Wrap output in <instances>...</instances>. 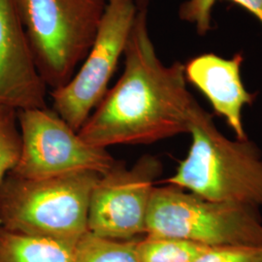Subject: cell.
Instances as JSON below:
<instances>
[{
	"label": "cell",
	"instance_id": "3",
	"mask_svg": "<svg viewBox=\"0 0 262 262\" xmlns=\"http://www.w3.org/2000/svg\"><path fill=\"white\" fill-rule=\"evenodd\" d=\"M101 176L84 172L31 180L10 173L0 184V227L76 245L89 232L90 199Z\"/></svg>",
	"mask_w": 262,
	"mask_h": 262
},
{
	"label": "cell",
	"instance_id": "2",
	"mask_svg": "<svg viewBox=\"0 0 262 262\" xmlns=\"http://www.w3.org/2000/svg\"><path fill=\"white\" fill-rule=\"evenodd\" d=\"M191 146L166 184L211 201L262 207V158L251 141H231L201 106L189 125Z\"/></svg>",
	"mask_w": 262,
	"mask_h": 262
},
{
	"label": "cell",
	"instance_id": "15",
	"mask_svg": "<svg viewBox=\"0 0 262 262\" xmlns=\"http://www.w3.org/2000/svg\"><path fill=\"white\" fill-rule=\"evenodd\" d=\"M219 0H185L179 8V17L193 25L197 33L206 35L212 29V10ZM241 6L258 19L262 26V0H228Z\"/></svg>",
	"mask_w": 262,
	"mask_h": 262
},
{
	"label": "cell",
	"instance_id": "16",
	"mask_svg": "<svg viewBox=\"0 0 262 262\" xmlns=\"http://www.w3.org/2000/svg\"><path fill=\"white\" fill-rule=\"evenodd\" d=\"M194 262H262V247H211Z\"/></svg>",
	"mask_w": 262,
	"mask_h": 262
},
{
	"label": "cell",
	"instance_id": "14",
	"mask_svg": "<svg viewBox=\"0 0 262 262\" xmlns=\"http://www.w3.org/2000/svg\"><path fill=\"white\" fill-rule=\"evenodd\" d=\"M20 152L18 111L0 106V184L18 164Z\"/></svg>",
	"mask_w": 262,
	"mask_h": 262
},
{
	"label": "cell",
	"instance_id": "8",
	"mask_svg": "<svg viewBox=\"0 0 262 262\" xmlns=\"http://www.w3.org/2000/svg\"><path fill=\"white\" fill-rule=\"evenodd\" d=\"M161 173L162 164L154 156H143L130 168L118 162L99 178L92 191L89 231L122 241L146 234L150 196Z\"/></svg>",
	"mask_w": 262,
	"mask_h": 262
},
{
	"label": "cell",
	"instance_id": "11",
	"mask_svg": "<svg viewBox=\"0 0 262 262\" xmlns=\"http://www.w3.org/2000/svg\"><path fill=\"white\" fill-rule=\"evenodd\" d=\"M75 247L0 227V262H74Z\"/></svg>",
	"mask_w": 262,
	"mask_h": 262
},
{
	"label": "cell",
	"instance_id": "17",
	"mask_svg": "<svg viewBox=\"0 0 262 262\" xmlns=\"http://www.w3.org/2000/svg\"><path fill=\"white\" fill-rule=\"evenodd\" d=\"M138 9H148L150 0H135Z\"/></svg>",
	"mask_w": 262,
	"mask_h": 262
},
{
	"label": "cell",
	"instance_id": "1",
	"mask_svg": "<svg viewBox=\"0 0 262 262\" xmlns=\"http://www.w3.org/2000/svg\"><path fill=\"white\" fill-rule=\"evenodd\" d=\"M148 9H139L124 51L121 78L79 130L89 144H150L188 133L200 106L187 85L185 64L165 66L150 39Z\"/></svg>",
	"mask_w": 262,
	"mask_h": 262
},
{
	"label": "cell",
	"instance_id": "9",
	"mask_svg": "<svg viewBox=\"0 0 262 262\" xmlns=\"http://www.w3.org/2000/svg\"><path fill=\"white\" fill-rule=\"evenodd\" d=\"M40 75L17 0H0V106L17 111L46 108Z\"/></svg>",
	"mask_w": 262,
	"mask_h": 262
},
{
	"label": "cell",
	"instance_id": "5",
	"mask_svg": "<svg viewBox=\"0 0 262 262\" xmlns=\"http://www.w3.org/2000/svg\"><path fill=\"white\" fill-rule=\"evenodd\" d=\"M146 235L209 247H262V223L256 208L211 201L170 185L152 190Z\"/></svg>",
	"mask_w": 262,
	"mask_h": 262
},
{
	"label": "cell",
	"instance_id": "6",
	"mask_svg": "<svg viewBox=\"0 0 262 262\" xmlns=\"http://www.w3.org/2000/svg\"><path fill=\"white\" fill-rule=\"evenodd\" d=\"M21 135L19 162L11 172L20 178H56L93 172L105 175L119 162L108 150L89 144L53 109L18 111Z\"/></svg>",
	"mask_w": 262,
	"mask_h": 262
},
{
	"label": "cell",
	"instance_id": "7",
	"mask_svg": "<svg viewBox=\"0 0 262 262\" xmlns=\"http://www.w3.org/2000/svg\"><path fill=\"white\" fill-rule=\"evenodd\" d=\"M138 7L135 0H107L94 42L73 77L53 90V110L78 131L101 102L126 48Z\"/></svg>",
	"mask_w": 262,
	"mask_h": 262
},
{
	"label": "cell",
	"instance_id": "13",
	"mask_svg": "<svg viewBox=\"0 0 262 262\" xmlns=\"http://www.w3.org/2000/svg\"><path fill=\"white\" fill-rule=\"evenodd\" d=\"M137 241L112 240L89 231L76 244L74 262H141Z\"/></svg>",
	"mask_w": 262,
	"mask_h": 262
},
{
	"label": "cell",
	"instance_id": "12",
	"mask_svg": "<svg viewBox=\"0 0 262 262\" xmlns=\"http://www.w3.org/2000/svg\"><path fill=\"white\" fill-rule=\"evenodd\" d=\"M210 248L184 239L150 235L137 241L141 262H194Z\"/></svg>",
	"mask_w": 262,
	"mask_h": 262
},
{
	"label": "cell",
	"instance_id": "10",
	"mask_svg": "<svg viewBox=\"0 0 262 262\" xmlns=\"http://www.w3.org/2000/svg\"><path fill=\"white\" fill-rule=\"evenodd\" d=\"M242 53L231 58L215 54L194 56L185 64L187 82L199 90L219 116L225 118L238 140L248 139L244 129L242 110L252 105L256 94L248 92L241 77Z\"/></svg>",
	"mask_w": 262,
	"mask_h": 262
},
{
	"label": "cell",
	"instance_id": "4",
	"mask_svg": "<svg viewBox=\"0 0 262 262\" xmlns=\"http://www.w3.org/2000/svg\"><path fill=\"white\" fill-rule=\"evenodd\" d=\"M44 82L54 90L73 77L94 42L107 0H17Z\"/></svg>",
	"mask_w": 262,
	"mask_h": 262
}]
</instances>
